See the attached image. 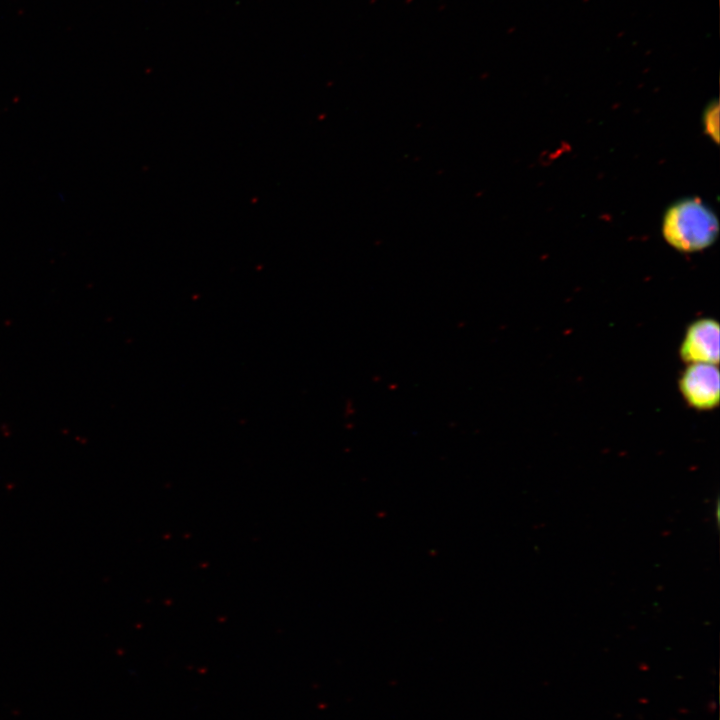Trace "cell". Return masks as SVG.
I'll return each instance as SVG.
<instances>
[{
	"instance_id": "cell-4",
	"label": "cell",
	"mask_w": 720,
	"mask_h": 720,
	"mask_svg": "<svg viewBox=\"0 0 720 720\" xmlns=\"http://www.w3.org/2000/svg\"><path fill=\"white\" fill-rule=\"evenodd\" d=\"M704 124L707 133L718 142V104L711 105L705 112Z\"/></svg>"
},
{
	"instance_id": "cell-3",
	"label": "cell",
	"mask_w": 720,
	"mask_h": 720,
	"mask_svg": "<svg viewBox=\"0 0 720 720\" xmlns=\"http://www.w3.org/2000/svg\"><path fill=\"white\" fill-rule=\"evenodd\" d=\"M720 327L717 320L704 317L691 322L680 343L679 356L686 364L717 365L720 358Z\"/></svg>"
},
{
	"instance_id": "cell-2",
	"label": "cell",
	"mask_w": 720,
	"mask_h": 720,
	"mask_svg": "<svg viewBox=\"0 0 720 720\" xmlns=\"http://www.w3.org/2000/svg\"><path fill=\"white\" fill-rule=\"evenodd\" d=\"M679 392L686 404L697 411H710L720 400V376L717 365L691 363L682 370Z\"/></svg>"
},
{
	"instance_id": "cell-1",
	"label": "cell",
	"mask_w": 720,
	"mask_h": 720,
	"mask_svg": "<svg viewBox=\"0 0 720 720\" xmlns=\"http://www.w3.org/2000/svg\"><path fill=\"white\" fill-rule=\"evenodd\" d=\"M662 232L665 240L681 252H695L711 246L719 232L716 215L699 199H685L665 213Z\"/></svg>"
}]
</instances>
